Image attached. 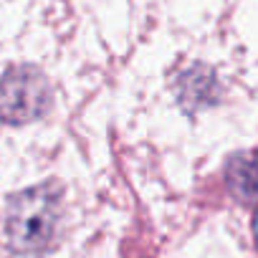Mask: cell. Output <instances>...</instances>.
Wrapping results in <instances>:
<instances>
[{
	"label": "cell",
	"instance_id": "1",
	"mask_svg": "<svg viewBox=\"0 0 258 258\" xmlns=\"http://www.w3.org/2000/svg\"><path fill=\"white\" fill-rule=\"evenodd\" d=\"M61 213L63 190L56 180L11 195L6 210V235L11 250L23 255L46 253L56 240Z\"/></svg>",
	"mask_w": 258,
	"mask_h": 258
},
{
	"label": "cell",
	"instance_id": "2",
	"mask_svg": "<svg viewBox=\"0 0 258 258\" xmlns=\"http://www.w3.org/2000/svg\"><path fill=\"white\" fill-rule=\"evenodd\" d=\"M51 101L53 91L46 74L31 63L11 66L0 76V121L31 124L48 114Z\"/></svg>",
	"mask_w": 258,
	"mask_h": 258
},
{
	"label": "cell",
	"instance_id": "3",
	"mask_svg": "<svg viewBox=\"0 0 258 258\" xmlns=\"http://www.w3.org/2000/svg\"><path fill=\"white\" fill-rule=\"evenodd\" d=\"M175 94L187 111L210 106L218 96V79L208 66H190L185 74L177 76Z\"/></svg>",
	"mask_w": 258,
	"mask_h": 258
},
{
	"label": "cell",
	"instance_id": "4",
	"mask_svg": "<svg viewBox=\"0 0 258 258\" xmlns=\"http://www.w3.org/2000/svg\"><path fill=\"white\" fill-rule=\"evenodd\" d=\"M225 182L233 198L250 205L258 200V150L238 152L228 160Z\"/></svg>",
	"mask_w": 258,
	"mask_h": 258
},
{
	"label": "cell",
	"instance_id": "5",
	"mask_svg": "<svg viewBox=\"0 0 258 258\" xmlns=\"http://www.w3.org/2000/svg\"><path fill=\"white\" fill-rule=\"evenodd\" d=\"M253 238H255V248H258V210L253 215Z\"/></svg>",
	"mask_w": 258,
	"mask_h": 258
}]
</instances>
